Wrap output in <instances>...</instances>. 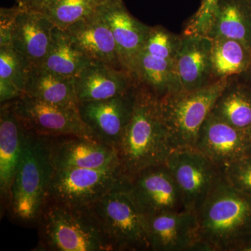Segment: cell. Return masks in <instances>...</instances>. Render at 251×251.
Segmentation results:
<instances>
[{
  "label": "cell",
  "mask_w": 251,
  "mask_h": 251,
  "mask_svg": "<svg viewBox=\"0 0 251 251\" xmlns=\"http://www.w3.org/2000/svg\"><path fill=\"white\" fill-rule=\"evenodd\" d=\"M249 135H250V138H251V128L250 130H249Z\"/></svg>",
  "instance_id": "35"
},
{
  "label": "cell",
  "mask_w": 251,
  "mask_h": 251,
  "mask_svg": "<svg viewBox=\"0 0 251 251\" xmlns=\"http://www.w3.org/2000/svg\"><path fill=\"white\" fill-rule=\"evenodd\" d=\"M150 251H194L198 239V219L188 210L145 216Z\"/></svg>",
  "instance_id": "15"
},
{
  "label": "cell",
  "mask_w": 251,
  "mask_h": 251,
  "mask_svg": "<svg viewBox=\"0 0 251 251\" xmlns=\"http://www.w3.org/2000/svg\"><path fill=\"white\" fill-rule=\"evenodd\" d=\"M29 63L11 46L0 47V102L11 101L24 94Z\"/></svg>",
  "instance_id": "27"
},
{
  "label": "cell",
  "mask_w": 251,
  "mask_h": 251,
  "mask_svg": "<svg viewBox=\"0 0 251 251\" xmlns=\"http://www.w3.org/2000/svg\"><path fill=\"white\" fill-rule=\"evenodd\" d=\"M23 95L57 106L78 108L74 77L59 75L42 66L29 67Z\"/></svg>",
  "instance_id": "22"
},
{
  "label": "cell",
  "mask_w": 251,
  "mask_h": 251,
  "mask_svg": "<svg viewBox=\"0 0 251 251\" xmlns=\"http://www.w3.org/2000/svg\"><path fill=\"white\" fill-rule=\"evenodd\" d=\"M242 251H251V242H249V244L243 249Z\"/></svg>",
  "instance_id": "34"
},
{
  "label": "cell",
  "mask_w": 251,
  "mask_h": 251,
  "mask_svg": "<svg viewBox=\"0 0 251 251\" xmlns=\"http://www.w3.org/2000/svg\"><path fill=\"white\" fill-rule=\"evenodd\" d=\"M21 9L17 4L13 7L0 9V47L11 46L13 28Z\"/></svg>",
  "instance_id": "31"
},
{
  "label": "cell",
  "mask_w": 251,
  "mask_h": 251,
  "mask_svg": "<svg viewBox=\"0 0 251 251\" xmlns=\"http://www.w3.org/2000/svg\"><path fill=\"white\" fill-rule=\"evenodd\" d=\"M91 206L115 251H150L145 216L132 198L125 176Z\"/></svg>",
  "instance_id": "6"
},
{
  "label": "cell",
  "mask_w": 251,
  "mask_h": 251,
  "mask_svg": "<svg viewBox=\"0 0 251 251\" xmlns=\"http://www.w3.org/2000/svg\"><path fill=\"white\" fill-rule=\"evenodd\" d=\"M182 38L183 36L172 33L162 26L151 27L142 51L158 58L175 61Z\"/></svg>",
  "instance_id": "29"
},
{
  "label": "cell",
  "mask_w": 251,
  "mask_h": 251,
  "mask_svg": "<svg viewBox=\"0 0 251 251\" xmlns=\"http://www.w3.org/2000/svg\"><path fill=\"white\" fill-rule=\"evenodd\" d=\"M194 251H242L251 242V195L223 177L196 212Z\"/></svg>",
  "instance_id": "1"
},
{
  "label": "cell",
  "mask_w": 251,
  "mask_h": 251,
  "mask_svg": "<svg viewBox=\"0 0 251 251\" xmlns=\"http://www.w3.org/2000/svg\"><path fill=\"white\" fill-rule=\"evenodd\" d=\"M228 79H219L202 88L161 99L162 115L174 150L195 148L200 130L228 85Z\"/></svg>",
  "instance_id": "5"
},
{
  "label": "cell",
  "mask_w": 251,
  "mask_h": 251,
  "mask_svg": "<svg viewBox=\"0 0 251 251\" xmlns=\"http://www.w3.org/2000/svg\"><path fill=\"white\" fill-rule=\"evenodd\" d=\"M108 0H48L41 11L56 27L66 29L74 23L92 16Z\"/></svg>",
  "instance_id": "28"
},
{
  "label": "cell",
  "mask_w": 251,
  "mask_h": 251,
  "mask_svg": "<svg viewBox=\"0 0 251 251\" xmlns=\"http://www.w3.org/2000/svg\"><path fill=\"white\" fill-rule=\"evenodd\" d=\"M212 39L198 34H184L175 59V72L180 92L202 88L211 80Z\"/></svg>",
  "instance_id": "17"
},
{
  "label": "cell",
  "mask_w": 251,
  "mask_h": 251,
  "mask_svg": "<svg viewBox=\"0 0 251 251\" xmlns=\"http://www.w3.org/2000/svg\"><path fill=\"white\" fill-rule=\"evenodd\" d=\"M99 11L111 29L122 69L136 79L138 59L151 27L132 16L123 0H108Z\"/></svg>",
  "instance_id": "14"
},
{
  "label": "cell",
  "mask_w": 251,
  "mask_h": 251,
  "mask_svg": "<svg viewBox=\"0 0 251 251\" xmlns=\"http://www.w3.org/2000/svg\"><path fill=\"white\" fill-rule=\"evenodd\" d=\"M124 176L165 164L174 148L161 108V99L138 82L131 118L117 149Z\"/></svg>",
  "instance_id": "2"
},
{
  "label": "cell",
  "mask_w": 251,
  "mask_h": 251,
  "mask_svg": "<svg viewBox=\"0 0 251 251\" xmlns=\"http://www.w3.org/2000/svg\"><path fill=\"white\" fill-rule=\"evenodd\" d=\"M51 145V137L36 134L25 127L22 155L5 209L14 222L35 226L49 201L55 171Z\"/></svg>",
  "instance_id": "3"
},
{
  "label": "cell",
  "mask_w": 251,
  "mask_h": 251,
  "mask_svg": "<svg viewBox=\"0 0 251 251\" xmlns=\"http://www.w3.org/2000/svg\"><path fill=\"white\" fill-rule=\"evenodd\" d=\"M211 62L214 81L243 74L250 69L251 49L234 39L215 38L212 39Z\"/></svg>",
  "instance_id": "24"
},
{
  "label": "cell",
  "mask_w": 251,
  "mask_h": 251,
  "mask_svg": "<svg viewBox=\"0 0 251 251\" xmlns=\"http://www.w3.org/2000/svg\"><path fill=\"white\" fill-rule=\"evenodd\" d=\"M64 30L77 49L92 62L122 69L111 29L99 11Z\"/></svg>",
  "instance_id": "18"
},
{
  "label": "cell",
  "mask_w": 251,
  "mask_h": 251,
  "mask_svg": "<svg viewBox=\"0 0 251 251\" xmlns=\"http://www.w3.org/2000/svg\"><path fill=\"white\" fill-rule=\"evenodd\" d=\"M216 1V0H202L201 6H200L199 9L198 10L196 14L201 15L207 12Z\"/></svg>",
  "instance_id": "33"
},
{
  "label": "cell",
  "mask_w": 251,
  "mask_h": 251,
  "mask_svg": "<svg viewBox=\"0 0 251 251\" xmlns=\"http://www.w3.org/2000/svg\"><path fill=\"white\" fill-rule=\"evenodd\" d=\"M135 77L138 82L147 86L160 99L180 92L175 61L158 58L142 51Z\"/></svg>",
  "instance_id": "26"
},
{
  "label": "cell",
  "mask_w": 251,
  "mask_h": 251,
  "mask_svg": "<svg viewBox=\"0 0 251 251\" xmlns=\"http://www.w3.org/2000/svg\"><path fill=\"white\" fill-rule=\"evenodd\" d=\"M211 112L232 126L249 131L251 128V87L229 82Z\"/></svg>",
  "instance_id": "25"
},
{
  "label": "cell",
  "mask_w": 251,
  "mask_h": 251,
  "mask_svg": "<svg viewBox=\"0 0 251 251\" xmlns=\"http://www.w3.org/2000/svg\"><path fill=\"white\" fill-rule=\"evenodd\" d=\"M11 108L23 125L43 136H80L95 140L82 122L78 108L57 106L23 95L9 101Z\"/></svg>",
  "instance_id": "9"
},
{
  "label": "cell",
  "mask_w": 251,
  "mask_h": 251,
  "mask_svg": "<svg viewBox=\"0 0 251 251\" xmlns=\"http://www.w3.org/2000/svg\"><path fill=\"white\" fill-rule=\"evenodd\" d=\"M52 157L56 169L108 168L120 164L116 149L80 136L52 138Z\"/></svg>",
  "instance_id": "16"
},
{
  "label": "cell",
  "mask_w": 251,
  "mask_h": 251,
  "mask_svg": "<svg viewBox=\"0 0 251 251\" xmlns=\"http://www.w3.org/2000/svg\"><path fill=\"white\" fill-rule=\"evenodd\" d=\"M54 27L41 11L21 8L13 28L11 47L30 65L42 66L49 51Z\"/></svg>",
  "instance_id": "19"
},
{
  "label": "cell",
  "mask_w": 251,
  "mask_h": 251,
  "mask_svg": "<svg viewBox=\"0 0 251 251\" xmlns=\"http://www.w3.org/2000/svg\"><path fill=\"white\" fill-rule=\"evenodd\" d=\"M78 102L105 100L121 95L134 87L138 80L123 69L92 63L74 77Z\"/></svg>",
  "instance_id": "20"
},
{
  "label": "cell",
  "mask_w": 251,
  "mask_h": 251,
  "mask_svg": "<svg viewBox=\"0 0 251 251\" xmlns=\"http://www.w3.org/2000/svg\"><path fill=\"white\" fill-rule=\"evenodd\" d=\"M250 69H251V67H250V69H249V70H250Z\"/></svg>",
  "instance_id": "36"
},
{
  "label": "cell",
  "mask_w": 251,
  "mask_h": 251,
  "mask_svg": "<svg viewBox=\"0 0 251 251\" xmlns=\"http://www.w3.org/2000/svg\"><path fill=\"white\" fill-rule=\"evenodd\" d=\"M92 63L74 44L67 31L54 26L42 67L59 75L74 77Z\"/></svg>",
  "instance_id": "23"
},
{
  "label": "cell",
  "mask_w": 251,
  "mask_h": 251,
  "mask_svg": "<svg viewBox=\"0 0 251 251\" xmlns=\"http://www.w3.org/2000/svg\"><path fill=\"white\" fill-rule=\"evenodd\" d=\"M177 184L186 210L196 213L216 184L223 172L197 149H175L166 163Z\"/></svg>",
  "instance_id": "8"
},
{
  "label": "cell",
  "mask_w": 251,
  "mask_h": 251,
  "mask_svg": "<svg viewBox=\"0 0 251 251\" xmlns=\"http://www.w3.org/2000/svg\"><path fill=\"white\" fill-rule=\"evenodd\" d=\"M195 148L221 171L235 162L251 157L249 132L232 126L211 112L200 130Z\"/></svg>",
  "instance_id": "13"
},
{
  "label": "cell",
  "mask_w": 251,
  "mask_h": 251,
  "mask_svg": "<svg viewBox=\"0 0 251 251\" xmlns=\"http://www.w3.org/2000/svg\"><path fill=\"white\" fill-rule=\"evenodd\" d=\"M184 34L228 38L251 49V2L216 0L207 12L193 16Z\"/></svg>",
  "instance_id": "11"
},
{
  "label": "cell",
  "mask_w": 251,
  "mask_h": 251,
  "mask_svg": "<svg viewBox=\"0 0 251 251\" xmlns=\"http://www.w3.org/2000/svg\"><path fill=\"white\" fill-rule=\"evenodd\" d=\"M124 176L120 164L99 169H56L49 201L70 206L92 205L110 192Z\"/></svg>",
  "instance_id": "7"
},
{
  "label": "cell",
  "mask_w": 251,
  "mask_h": 251,
  "mask_svg": "<svg viewBox=\"0 0 251 251\" xmlns=\"http://www.w3.org/2000/svg\"><path fill=\"white\" fill-rule=\"evenodd\" d=\"M36 226V251H114L115 248L92 206L48 201Z\"/></svg>",
  "instance_id": "4"
},
{
  "label": "cell",
  "mask_w": 251,
  "mask_h": 251,
  "mask_svg": "<svg viewBox=\"0 0 251 251\" xmlns=\"http://www.w3.org/2000/svg\"><path fill=\"white\" fill-rule=\"evenodd\" d=\"M25 127L10 102L0 110V196L4 210L9 202L11 185L22 155Z\"/></svg>",
  "instance_id": "21"
},
{
  "label": "cell",
  "mask_w": 251,
  "mask_h": 251,
  "mask_svg": "<svg viewBox=\"0 0 251 251\" xmlns=\"http://www.w3.org/2000/svg\"><path fill=\"white\" fill-rule=\"evenodd\" d=\"M249 1H251V0H249Z\"/></svg>",
  "instance_id": "37"
},
{
  "label": "cell",
  "mask_w": 251,
  "mask_h": 251,
  "mask_svg": "<svg viewBox=\"0 0 251 251\" xmlns=\"http://www.w3.org/2000/svg\"><path fill=\"white\" fill-rule=\"evenodd\" d=\"M137 85L113 98L79 102L81 119L94 139L117 150L133 114Z\"/></svg>",
  "instance_id": "12"
},
{
  "label": "cell",
  "mask_w": 251,
  "mask_h": 251,
  "mask_svg": "<svg viewBox=\"0 0 251 251\" xmlns=\"http://www.w3.org/2000/svg\"><path fill=\"white\" fill-rule=\"evenodd\" d=\"M126 179L143 215L184 210L179 188L166 163L146 168Z\"/></svg>",
  "instance_id": "10"
},
{
  "label": "cell",
  "mask_w": 251,
  "mask_h": 251,
  "mask_svg": "<svg viewBox=\"0 0 251 251\" xmlns=\"http://www.w3.org/2000/svg\"><path fill=\"white\" fill-rule=\"evenodd\" d=\"M16 4L23 9L39 11L48 0H15Z\"/></svg>",
  "instance_id": "32"
},
{
  "label": "cell",
  "mask_w": 251,
  "mask_h": 251,
  "mask_svg": "<svg viewBox=\"0 0 251 251\" xmlns=\"http://www.w3.org/2000/svg\"></svg>",
  "instance_id": "38"
},
{
  "label": "cell",
  "mask_w": 251,
  "mask_h": 251,
  "mask_svg": "<svg viewBox=\"0 0 251 251\" xmlns=\"http://www.w3.org/2000/svg\"><path fill=\"white\" fill-rule=\"evenodd\" d=\"M222 172L225 179L229 184L251 195V157L232 163Z\"/></svg>",
  "instance_id": "30"
}]
</instances>
